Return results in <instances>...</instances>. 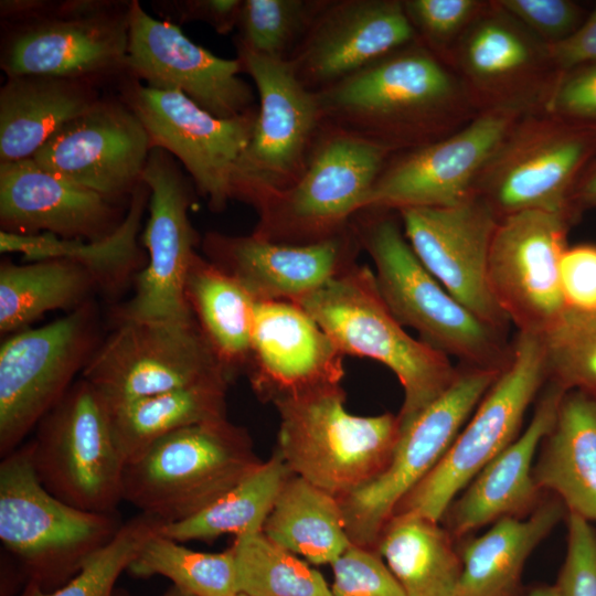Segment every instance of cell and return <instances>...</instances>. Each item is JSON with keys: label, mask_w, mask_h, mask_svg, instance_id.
<instances>
[{"label": "cell", "mask_w": 596, "mask_h": 596, "mask_svg": "<svg viewBox=\"0 0 596 596\" xmlns=\"http://www.w3.org/2000/svg\"><path fill=\"white\" fill-rule=\"evenodd\" d=\"M391 211L365 209L352 225L373 260L374 277L386 306L421 341L459 359L460 364L504 370L513 344L455 299L425 268Z\"/></svg>", "instance_id": "6da1fadb"}, {"label": "cell", "mask_w": 596, "mask_h": 596, "mask_svg": "<svg viewBox=\"0 0 596 596\" xmlns=\"http://www.w3.org/2000/svg\"><path fill=\"white\" fill-rule=\"evenodd\" d=\"M453 93L448 72L415 41L315 94L326 125L393 155L435 141Z\"/></svg>", "instance_id": "7a4b0ae2"}, {"label": "cell", "mask_w": 596, "mask_h": 596, "mask_svg": "<svg viewBox=\"0 0 596 596\" xmlns=\"http://www.w3.org/2000/svg\"><path fill=\"white\" fill-rule=\"evenodd\" d=\"M343 355L375 360L398 379L404 398L401 429L438 398L459 368L449 356L409 336L383 300L374 273L353 264L297 301Z\"/></svg>", "instance_id": "3957f363"}, {"label": "cell", "mask_w": 596, "mask_h": 596, "mask_svg": "<svg viewBox=\"0 0 596 596\" xmlns=\"http://www.w3.org/2000/svg\"><path fill=\"white\" fill-rule=\"evenodd\" d=\"M277 447L290 470L338 499L376 479L401 435L397 415L359 416L345 408L342 384L275 401Z\"/></svg>", "instance_id": "277c9868"}, {"label": "cell", "mask_w": 596, "mask_h": 596, "mask_svg": "<svg viewBox=\"0 0 596 596\" xmlns=\"http://www.w3.org/2000/svg\"><path fill=\"white\" fill-rule=\"evenodd\" d=\"M116 512L71 505L41 483L28 441L0 464V541L24 586L51 592L70 581L121 528Z\"/></svg>", "instance_id": "5b68a950"}, {"label": "cell", "mask_w": 596, "mask_h": 596, "mask_svg": "<svg viewBox=\"0 0 596 596\" xmlns=\"http://www.w3.org/2000/svg\"><path fill=\"white\" fill-rule=\"evenodd\" d=\"M262 462L247 430L227 417L188 426L126 462L123 498L166 524L180 522L215 502Z\"/></svg>", "instance_id": "8992f818"}, {"label": "cell", "mask_w": 596, "mask_h": 596, "mask_svg": "<svg viewBox=\"0 0 596 596\" xmlns=\"http://www.w3.org/2000/svg\"><path fill=\"white\" fill-rule=\"evenodd\" d=\"M391 156L379 145L324 124L305 172L256 210L252 234L291 245L338 235L364 209Z\"/></svg>", "instance_id": "52a82bcc"}, {"label": "cell", "mask_w": 596, "mask_h": 596, "mask_svg": "<svg viewBox=\"0 0 596 596\" xmlns=\"http://www.w3.org/2000/svg\"><path fill=\"white\" fill-rule=\"evenodd\" d=\"M512 359L430 472L397 504L394 514L440 521L470 481L514 441L524 415L547 382L541 339L518 332Z\"/></svg>", "instance_id": "ba28073f"}, {"label": "cell", "mask_w": 596, "mask_h": 596, "mask_svg": "<svg viewBox=\"0 0 596 596\" xmlns=\"http://www.w3.org/2000/svg\"><path fill=\"white\" fill-rule=\"evenodd\" d=\"M236 47L258 106L252 138L234 170L232 199L257 210L301 177L324 123L316 94L297 81L287 61Z\"/></svg>", "instance_id": "9c48e42d"}, {"label": "cell", "mask_w": 596, "mask_h": 596, "mask_svg": "<svg viewBox=\"0 0 596 596\" xmlns=\"http://www.w3.org/2000/svg\"><path fill=\"white\" fill-rule=\"evenodd\" d=\"M35 428L32 460L45 489L85 511L116 512L127 461L93 385L75 381Z\"/></svg>", "instance_id": "30bf717a"}, {"label": "cell", "mask_w": 596, "mask_h": 596, "mask_svg": "<svg viewBox=\"0 0 596 596\" xmlns=\"http://www.w3.org/2000/svg\"><path fill=\"white\" fill-rule=\"evenodd\" d=\"M93 301L0 347V456L3 458L61 401L102 341Z\"/></svg>", "instance_id": "8fae6325"}, {"label": "cell", "mask_w": 596, "mask_h": 596, "mask_svg": "<svg viewBox=\"0 0 596 596\" xmlns=\"http://www.w3.org/2000/svg\"><path fill=\"white\" fill-rule=\"evenodd\" d=\"M502 371L460 364L453 384L401 429L384 472L339 499L353 545L376 550L397 504L438 464Z\"/></svg>", "instance_id": "7c38bea8"}, {"label": "cell", "mask_w": 596, "mask_h": 596, "mask_svg": "<svg viewBox=\"0 0 596 596\" xmlns=\"http://www.w3.org/2000/svg\"><path fill=\"white\" fill-rule=\"evenodd\" d=\"M81 376L108 407L231 376L196 320H119Z\"/></svg>", "instance_id": "4fadbf2b"}, {"label": "cell", "mask_w": 596, "mask_h": 596, "mask_svg": "<svg viewBox=\"0 0 596 596\" xmlns=\"http://www.w3.org/2000/svg\"><path fill=\"white\" fill-rule=\"evenodd\" d=\"M142 181L150 190L149 219L142 242L145 267L135 277L132 297L116 312L117 320L190 321L185 295L189 269L198 255V233L189 219L191 183L166 150L152 147Z\"/></svg>", "instance_id": "5bb4252c"}, {"label": "cell", "mask_w": 596, "mask_h": 596, "mask_svg": "<svg viewBox=\"0 0 596 596\" xmlns=\"http://www.w3.org/2000/svg\"><path fill=\"white\" fill-rule=\"evenodd\" d=\"M571 215L522 211L499 220L487 280L518 332L541 336L566 308L560 279Z\"/></svg>", "instance_id": "9a60e30c"}, {"label": "cell", "mask_w": 596, "mask_h": 596, "mask_svg": "<svg viewBox=\"0 0 596 596\" xmlns=\"http://www.w3.org/2000/svg\"><path fill=\"white\" fill-rule=\"evenodd\" d=\"M126 104L146 128L152 147L178 158L211 210L232 200L236 163L247 147L257 108L233 118L207 113L179 91L128 85Z\"/></svg>", "instance_id": "2e32d148"}, {"label": "cell", "mask_w": 596, "mask_h": 596, "mask_svg": "<svg viewBox=\"0 0 596 596\" xmlns=\"http://www.w3.org/2000/svg\"><path fill=\"white\" fill-rule=\"evenodd\" d=\"M415 255L440 285L479 319L508 333L510 321L487 280L488 258L499 217L479 194L445 207L397 212Z\"/></svg>", "instance_id": "e0dca14e"}, {"label": "cell", "mask_w": 596, "mask_h": 596, "mask_svg": "<svg viewBox=\"0 0 596 596\" xmlns=\"http://www.w3.org/2000/svg\"><path fill=\"white\" fill-rule=\"evenodd\" d=\"M511 125L503 110L487 113L462 130L387 160L364 209L457 205L475 195L478 172L500 150Z\"/></svg>", "instance_id": "ac0fdd59"}, {"label": "cell", "mask_w": 596, "mask_h": 596, "mask_svg": "<svg viewBox=\"0 0 596 596\" xmlns=\"http://www.w3.org/2000/svg\"><path fill=\"white\" fill-rule=\"evenodd\" d=\"M125 67L146 86L179 91L220 118L257 108L252 87L240 74L242 62L223 58L195 44L179 25L149 15L138 1L129 4Z\"/></svg>", "instance_id": "d6986e66"}, {"label": "cell", "mask_w": 596, "mask_h": 596, "mask_svg": "<svg viewBox=\"0 0 596 596\" xmlns=\"http://www.w3.org/2000/svg\"><path fill=\"white\" fill-rule=\"evenodd\" d=\"M128 13L129 7L118 12L103 2L65 3L14 32L3 49L1 67L8 77L70 78L125 67Z\"/></svg>", "instance_id": "ffe728a7"}, {"label": "cell", "mask_w": 596, "mask_h": 596, "mask_svg": "<svg viewBox=\"0 0 596 596\" xmlns=\"http://www.w3.org/2000/svg\"><path fill=\"white\" fill-rule=\"evenodd\" d=\"M152 149L126 103L98 100L53 135L32 157L42 168L117 201L142 182Z\"/></svg>", "instance_id": "44dd1931"}, {"label": "cell", "mask_w": 596, "mask_h": 596, "mask_svg": "<svg viewBox=\"0 0 596 596\" xmlns=\"http://www.w3.org/2000/svg\"><path fill=\"white\" fill-rule=\"evenodd\" d=\"M415 41L403 1L326 0L287 62L317 93Z\"/></svg>", "instance_id": "7402d4cb"}, {"label": "cell", "mask_w": 596, "mask_h": 596, "mask_svg": "<svg viewBox=\"0 0 596 596\" xmlns=\"http://www.w3.org/2000/svg\"><path fill=\"white\" fill-rule=\"evenodd\" d=\"M202 246L207 259L256 301L294 302L353 265L362 248L352 222L338 235L313 244L291 245L254 234L211 232Z\"/></svg>", "instance_id": "603a6c76"}, {"label": "cell", "mask_w": 596, "mask_h": 596, "mask_svg": "<svg viewBox=\"0 0 596 596\" xmlns=\"http://www.w3.org/2000/svg\"><path fill=\"white\" fill-rule=\"evenodd\" d=\"M596 146V129L540 125L505 148L481 195L500 219L522 211L572 216L573 181Z\"/></svg>", "instance_id": "cb8c5ba5"}, {"label": "cell", "mask_w": 596, "mask_h": 596, "mask_svg": "<svg viewBox=\"0 0 596 596\" xmlns=\"http://www.w3.org/2000/svg\"><path fill=\"white\" fill-rule=\"evenodd\" d=\"M344 355L297 302L256 301L246 370L255 394L277 400L341 384Z\"/></svg>", "instance_id": "d4e9b609"}, {"label": "cell", "mask_w": 596, "mask_h": 596, "mask_svg": "<svg viewBox=\"0 0 596 596\" xmlns=\"http://www.w3.org/2000/svg\"><path fill=\"white\" fill-rule=\"evenodd\" d=\"M115 202L40 167L32 158L0 163L3 232L102 240L125 217Z\"/></svg>", "instance_id": "484cf974"}, {"label": "cell", "mask_w": 596, "mask_h": 596, "mask_svg": "<svg viewBox=\"0 0 596 596\" xmlns=\"http://www.w3.org/2000/svg\"><path fill=\"white\" fill-rule=\"evenodd\" d=\"M565 390L546 382L525 430L456 497L439 522L456 540L502 518H525L541 503L533 478L538 448L552 428Z\"/></svg>", "instance_id": "4316f807"}, {"label": "cell", "mask_w": 596, "mask_h": 596, "mask_svg": "<svg viewBox=\"0 0 596 596\" xmlns=\"http://www.w3.org/2000/svg\"><path fill=\"white\" fill-rule=\"evenodd\" d=\"M536 458L533 478L539 489L558 498L567 513L596 524L595 397L565 392Z\"/></svg>", "instance_id": "83f0119b"}, {"label": "cell", "mask_w": 596, "mask_h": 596, "mask_svg": "<svg viewBox=\"0 0 596 596\" xmlns=\"http://www.w3.org/2000/svg\"><path fill=\"white\" fill-rule=\"evenodd\" d=\"M88 78L23 75L0 91V159L32 158L63 126L98 102Z\"/></svg>", "instance_id": "f1b7e54d"}, {"label": "cell", "mask_w": 596, "mask_h": 596, "mask_svg": "<svg viewBox=\"0 0 596 596\" xmlns=\"http://www.w3.org/2000/svg\"><path fill=\"white\" fill-rule=\"evenodd\" d=\"M567 514L555 496L525 518H502L465 543L457 596H517L524 564Z\"/></svg>", "instance_id": "f546056e"}, {"label": "cell", "mask_w": 596, "mask_h": 596, "mask_svg": "<svg viewBox=\"0 0 596 596\" xmlns=\"http://www.w3.org/2000/svg\"><path fill=\"white\" fill-rule=\"evenodd\" d=\"M150 190L142 181L129 196L128 211L120 225L97 241L62 238L50 233L19 235L0 231V252L20 254L24 262L64 259L76 263L96 278L105 292L118 291L139 273L143 254L138 245L141 220Z\"/></svg>", "instance_id": "4dcf8cb0"}, {"label": "cell", "mask_w": 596, "mask_h": 596, "mask_svg": "<svg viewBox=\"0 0 596 596\" xmlns=\"http://www.w3.org/2000/svg\"><path fill=\"white\" fill-rule=\"evenodd\" d=\"M455 540L439 521L394 514L376 551L405 596H457L462 563Z\"/></svg>", "instance_id": "1f68e13d"}, {"label": "cell", "mask_w": 596, "mask_h": 596, "mask_svg": "<svg viewBox=\"0 0 596 596\" xmlns=\"http://www.w3.org/2000/svg\"><path fill=\"white\" fill-rule=\"evenodd\" d=\"M262 532L311 565H331L351 545L338 498L292 473Z\"/></svg>", "instance_id": "d6a6232c"}, {"label": "cell", "mask_w": 596, "mask_h": 596, "mask_svg": "<svg viewBox=\"0 0 596 596\" xmlns=\"http://www.w3.org/2000/svg\"><path fill=\"white\" fill-rule=\"evenodd\" d=\"M185 295L204 337L233 380L249 362L256 300L199 254L188 273Z\"/></svg>", "instance_id": "836d02e7"}, {"label": "cell", "mask_w": 596, "mask_h": 596, "mask_svg": "<svg viewBox=\"0 0 596 596\" xmlns=\"http://www.w3.org/2000/svg\"><path fill=\"white\" fill-rule=\"evenodd\" d=\"M99 289L94 275L64 259L0 264V332L12 334L53 310L72 311Z\"/></svg>", "instance_id": "e575fe53"}, {"label": "cell", "mask_w": 596, "mask_h": 596, "mask_svg": "<svg viewBox=\"0 0 596 596\" xmlns=\"http://www.w3.org/2000/svg\"><path fill=\"white\" fill-rule=\"evenodd\" d=\"M230 381L215 380L108 407L114 436L126 461L181 428L226 418Z\"/></svg>", "instance_id": "d590c367"}, {"label": "cell", "mask_w": 596, "mask_h": 596, "mask_svg": "<svg viewBox=\"0 0 596 596\" xmlns=\"http://www.w3.org/2000/svg\"><path fill=\"white\" fill-rule=\"evenodd\" d=\"M292 473L275 449L255 471L215 502L191 518L164 524L160 534L183 543L262 531L284 483Z\"/></svg>", "instance_id": "8d00e7d4"}, {"label": "cell", "mask_w": 596, "mask_h": 596, "mask_svg": "<svg viewBox=\"0 0 596 596\" xmlns=\"http://www.w3.org/2000/svg\"><path fill=\"white\" fill-rule=\"evenodd\" d=\"M238 592L247 596H332L322 574L262 531L235 538L231 546Z\"/></svg>", "instance_id": "74e56055"}, {"label": "cell", "mask_w": 596, "mask_h": 596, "mask_svg": "<svg viewBox=\"0 0 596 596\" xmlns=\"http://www.w3.org/2000/svg\"><path fill=\"white\" fill-rule=\"evenodd\" d=\"M127 572L139 578L164 576L193 596L240 594L231 547L219 553L193 551L160 532L148 540Z\"/></svg>", "instance_id": "f35d334b"}, {"label": "cell", "mask_w": 596, "mask_h": 596, "mask_svg": "<svg viewBox=\"0 0 596 596\" xmlns=\"http://www.w3.org/2000/svg\"><path fill=\"white\" fill-rule=\"evenodd\" d=\"M539 337L547 381L596 398V309L566 307Z\"/></svg>", "instance_id": "ab89813d"}, {"label": "cell", "mask_w": 596, "mask_h": 596, "mask_svg": "<svg viewBox=\"0 0 596 596\" xmlns=\"http://www.w3.org/2000/svg\"><path fill=\"white\" fill-rule=\"evenodd\" d=\"M164 524L160 519L140 512L123 523L115 536L91 555L65 584L51 592L28 584L14 596H114L121 573L127 572L148 540Z\"/></svg>", "instance_id": "60d3db41"}, {"label": "cell", "mask_w": 596, "mask_h": 596, "mask_svg": "<svg viewBox=\"0 0 596 596\" xmlns=\"http://www.w3.org/2000/svg\"><path fill=\"white\" fill-rule=\"evenodd\" d=\"M326 0H244L236 46L287 61Z\"/></svg>", "instance_id": "b9f144b4"}, {"label": "cell", "mask_w": 596, "mask_h": 596, "mask_svg": "<svg viewBox=\"0 0 596 596\" xmlns=\"http://www.w3.org/2000/svg\"><path fill=\"white\" fill-rule=\"evenodd\" d=\"M465 58L473 75L496 79L526 65L530 51L517 32L500 22L488 21L471 33Z\"/></svg>", "instance_id": "7bdbcfd3"}, {"label": "cell", "mask_w": 596, "mask_h": 596, "mask_svg": "<svg viewBox=\"0 0 596 596\" xmlns=\"http://www.w3.org/2000/svg\"><path fill=\"white\" fill-rule=\"evenodd\" d=\"M331 568L332 596H405L376 550L352 544Z\"/></svg>", "instance_id": "ee69618b"}, {"label": "cell", "mask_w": 596, "mask_h": 596, "mask_svg": "<svg viewBox=\"0 0 596 596\" xmlns=\"http://www.w3.org/2000/svg\"><path fill=\"white\" fill-rule=\"evenodd\" d=\"M567 549L554 584L557 596H596V530L582 517L567 513Z\"/></svg>", "instance_id": "f6af8a7d"}, {"label": "cell", "mask_w": 596, "mask_h": 596, "mask_svg": "<svg viewBox=\"0 0 596 596\" xmlns=\"http://www.w3.org/2000/svg\"><path fill=\"white\" fill-rule=\"evenodd\" d=\"M405 12L416 38L439 46L460 30L478 7L473 0H407Z\"/></svg>", "instance_id": "bcb514c9"}, {"label": "cell", "mask_w": 596, "mask_h": 596, "mask_svg": "<svg viewBox=\"0 0 596 596\" xmlns=\"http://www.w3.org/2000/svg\"><path fill=\"white\" fill-rule=\"evenodd\" d=\"M500 7L528 26L558 42L573 32L581 23V9L566 0H502Z\"/></svg>", "instance_id": "7dc6e473"}, {"label": "cell", "mask_w": 596, "mask_h": 596, "mask_svg": "<svg viewBox=\"0 0 596 596\" xmlns=\"http://www.w3.org/2000/svg\"><path fill=\"white\" fill-rule=\"evenodd\" d=\"M560 279L566 307L596 309V245L566 247L561 258Z\"/></svg>", "instance_id": "c3c4849f"}, {"label": "cell", "mask_w": 596, "mask_h": 596, "mask_svg": "<svg viewBox=\"0 0 596 596\" xmlns=\"http://www.w3.org/2000/svg\"><path fill=\"white\" fill-rule=\"evenodd\" d=\"M553 109L563 115L596 119V63L578 68L557 88Z\"/></svg>", "instance_id": "681fc988"}, {"label": "cell", "mask_w": 596, "mask_h": 596, "mask_svg": "<svg viewBox=\"0 0 596 596\" xmlns=\"http://www.w3.org/2000/svg\"><path fill=\"white\" fill-rule=\"evenodd\" d=\"M550 54L563 68L596 63V8L575 32L551 43Z\"/></svg>", "instance_id": "f907efd6"}, {"label": "cell", "mask_w": 596, "mask_h": 596, "mask_svg": "<svg viewBox=\"0 0 596 596\" xmlns=\"http://www.w3.org/2000/svg\"><path fill=\"white\" fill-rule=\"evenodd\" d=\"M242 0L182 1L178 14L184 20H199L210 24L217 33L227 34L237 26Z\"/></svg>", "instance_id": "816d5d0a"}, {"label": "cell", "mask_w": 596, "mask_h": 596, "mask_svg": "<svg viewBox=\"0 0 596 596\" xmlns=\"http://www.w3.org/2000/svg\"><path fill=\"white\" fill-rule=\"evenodd\" d=\"M573 201L581 206L596 207V164L586 174L571 196V210Z\"/></svg>", "instance_id": "f5cc1de1"}, {"label": "cell", "mask_w": 596, "mask_h": 596, "mask_svg": "<svg viewBox=\"0 0 596 596\" xmlns=\"http://www.w3.org/2000/svg\"><path fill=\"white\" fill-rule=\"evenodd\" d=\"M114 596H131L124 589H116ZM161 596H193L179 587L172 585L170 586Z\"/></svg>", "instance_id": "db71d44e"}, {"label": "cell", "mask_w": 596, "mask_h": 596, "mask_svg": "<svg viewBox=\"0 0 596 596\" xmlns=\"http://www.w3.org/2000/svg\"><path fill=\"white\" fill-rule=\"evenodd\" d=\"M528 596H557L554 585L534 588Z\"/></svg>", "instance_id": "11a10c76"}, {"label": "cell", "mask_w": 596, "mask_h": 596, "mask_svg": "<svg viewBox=\"0 0 596 596\" xmlns=\"http://www.w3.org/2000/svg\"><path fill=\"white\" fill-rule=\"evenodd\" d=\"M236 596H247V595L240 593Z\"/></svg>", "instance_id": "9f6ffc18"}]
</instances>
